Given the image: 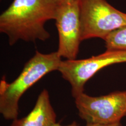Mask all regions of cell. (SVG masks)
Returning a JSON list of instances; mask_svg holds the SVG:
<instances>
[{"instance_id": "1", "label": "cell", "mask_w": 126, "mask_h": 126, "mask_svg": "<svg viewBox=\"0 0 126 126\" xmlns=\"http://www.w3.org/2000/svg\"><path fill=\"white\" fill-rule=\"evenodd\" d=\"M59 5L57 0H14L0 16V32L11 46L19 40H46L50 34L45 25L55 20Z\"/></svg>"}, {"instance_id": "2", "label": "cell", "mask_w": 126, "mask_h": 126, "mask_svg": "<svg viewBox=\"0 0 126 126\" xmlns=\"http://www.w3.org/2000/svg\"><path fill=\"white\" fill-rule=\"evenodd\" d=\"M61 57L57 51L43 54L36 51L25 64L19 75L11 83L5 79L0 82V113L4 119L13 120L18 116V104L22 96L41 78L58 70Z\"/></svg>"}, {"instance_id": "3", "label": "cell", "mask_w": 126, "mask_h": 126, "mask_svg": "<svg viewBox=\"0 0 126 126\" xmlns=\"http://www.w3.org/2000/svg\"><path fill=\"white\" fill-rule=\"evenodd\" d=\"M82 41L104 40L113 32L126 26V14L106 0H80Z\"/></svg>"}, {"instance_id": "4", "label": "cell", "mask_w": 126, "mask_h": 126, "mask_svg": "<svg viewBox=\"0 0 126 126\" xmlns=\"http://www.w3.org/2000/svg\"><path fill=\"white\" fill-rule=\"evenodd\" d=\"M126 63V51L106 50L102 54L82 60L61 61L58 71L71 86L74 98L83 93L84 86L99 71L117 63Z\"/></svg>"}, {"instance_id": "5", "label": "cell", "mask_w": 126, "mask_h": 126, "mask_svg": "<svg viewBox=\"0 0 126 126\" xmlns=\"http://www.w3.org/2000/svg\"><path fill=\"white\" fill-rule=\"evenodd\" d=\"M75 99L79 116L86 124L116 123L126 116V91L96 97L82 93Z\"/></svg>"}, {"instance_id": "6", "label": "cell", "mask_w": 126, "mask_h": 126, "mask_svg": "<svg viewBox=\"0 0 126 126\" xmlns=\"http://www.w3.org/2000/svg\"><path fill=\"white\" fill-rule=\"evenodd\" d=\"M58 34V52L61 57L75 60L81 40L80 0L60 4L55 19Z\"/></svg>"}, {"instance_id": "7", "label": "cell", "mask_w": 126, "mask_h": 126, "mask_svg": "<svg viewBox=\"0 0 126 126\" xmlns=\"http://www.w3.org/2000/svg\"><path fill=\"white\" fill-rule=\"evenodd\" d=\"M57 116L50 102L48 91L44 89L39 94L31 112L22 119H15L9 126H54Z\"/></svg>"}, {"instance_id": "8", "label": "cell", "mask_w": 126, "mask_h": 126, "mask_svg": "<svg viewBox=\"0 0 126 126\" xmlns=\"http://www.w3.org/2000/svg\"><path fill=\"white\" fill-rule=\"evenodd\" d=\"M104 41L106 50L126 51V26L113 32Z\"/></svg>"}, {"instance_id": "9", "label": "cell", "mask_w": 126, "mask_h": 126, "mask_svg": "<svg viewBox=\"0 0 126 126\" xmlns=\"http://www.w3.org/2000/svg\"><path fill=\"white\" fill-rule=\"evenodd\" d=\"M86 126H123L120 122L109 124H86Z\"/></svg>"}, {"instance_id": "10", "label": "cell", "mask_w": 126, "mask_h": 126, "mask_svg": "<svg viewBox=\"0 0 126 126\" xmlns=\"http://www.w3.org/2000/svg\"><path fill=\"white\" fill-rule=\"evenodd\" d=\"M54 126H78V124L76 122H72V123H71L70 124H68V125H67V126H63V125H61L60 123H56Z\"/></svg>"}, {"instance_id": "11", "label": "cell", "mask_w": 126, "mask_h": 126, "mask_svg": "<svg viewBox=\"0 0 126 126\" xmlns=\"http://www.w3.org/2000/svg\"><path fill=\"white\" fill-rule=\"evenodd\" d=\"M73 1V0H57V1L59 2V4H63V3H65L68 2H70V1Z\"/></svg>"}]
</instances>
